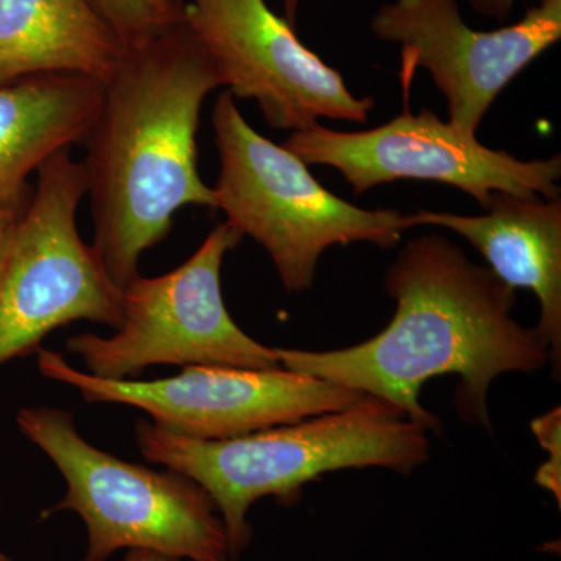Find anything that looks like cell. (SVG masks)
I'll list each match as a JSON object with an SVG mask.
<instances>
[{
  "label": "cell",
  "instance_id": "cell-14",
  "mask_svg": "<svg viewBox=\"0 0 561 561\" xmlns=\"http://www.w3.org/2000/svg\"><path fill=\"white\" fill-rule=\"evenodd\" d=\"M124 49L90 0H0V87L49 73L103 83Z\"/></svg>",
  "mask_w": 561,
  "mask_h": 561
},
{
  "label": "cell",
  "instance_id": "cell-16",
  "mask_svg": "<svg viewBox=\"0 0 561 561\" xmlns=\"http://www.w3.org/2000/svg\"><path fill=\"white\" fill-rule=\"evenodd\" d=\"M531 431L541 448L549 453L548 463L538 468L535 481L542 489L551 491L557 502H561V412L560 408L531 421Z\"/></svg>",
  "mask_w": 561,
  "mask_h": 561
},
{
  "label": "cell",
  "instance_id": "cell-22",
  "mask_svg": "<svg viewBox=\"0 0 561 561\" xmlns=\"http://www.w3.org/2000/svg\"><path fill=\"white\" fill-rule=\"evenodd\" d=\"M168 2L176 3V2H184V0H168Z\"/></svg>",
  "mask_w": 561,
  "mask_h": 561
},
{
  "label": "cell",
  "instance_id": "cell-6",
  "mask_svg": "<svg viewBox=\"0 0 561 561\" xmlns=\"http://www.w3.org/2000/svg\"><path fill=\"white\" fill-rule=\"evenodd\" d=\"M36 173L0 280V367L38 351L51 331L73 321L114 330L122 323V289L77 228L88 192L83 162L66 147Z\"/></svg>",
  "mask_w": 561,
  "mask_h": 561
},
{
  "label": "cell",
  "instance_id": "cell-18",
  "mask_svg": "<svg viewBox=\"0 0 561 561\" xmlns=\"http://www.w3.org/2000/svg\"><path fill=\"white\" fill-rule=\"evenodd\" d=\"M465 2L470 3L472 9L483 14V16L504 21L511 14L516 0H465Z\"/></svg>",
  "mask_w": 561,
  "mask_h": 561
},
{
  "label": "cell",
  "instance_id": "cell-11",
  "mask_svg": "<svg viewBox=\"0 0 561 561\" xmlns=\"http://www.w3.org/2000/svg\"><path fill=\"white\" fill-rule=\"evenodd\" d=\"M376 38L401 46V81L426 69L448 103L449 124L476 136L513 79L561 38V0H541L522 21L474 31L457 0H393L373 16Z\"/></svg>",
  "mask_w": 561,
  "mask_h": 561
},
{
  "label": "cell",
  "instance_id": "cell-19",
  "mask_svg": "<svg viewBox=\"0 0 561 561\" xmlns=\"http://www.w3.org/2000/svg\"><path fill=\"white\" fill-rule=\"evenodd\" d=\"M124 561H180L162 553L147 551V549H131L127 552Z\"/></svg>",
  "mask_w": 561,
  "mask_h": 561
},
{
  "label": "cell",
  "instance_id": "cell-20",
  "mask_svg": "<svg viewBox=\"0 0 561 561\" xmlns=\"http://www.w3.org/2000/svg\"><path fill=\"white\" fill-rule=\"evenodd\" d=\"M298 3L300 0H283L284 14L290 24H295V20H297Z\"/></svg>",
  "mask_w": 561,
  "mask_h": 561
},
{
  "label": "cell",
  "instance_id": "cell-15",
  "mask_svg": "<svg viewBox=\"0 0 561 561\" xmlns=\"http://www.w3.org/2000/svg\"><path fill=\"white\" fill-rule=\"evenodd\" d=\"M125 47L138 46L183 20L184 2L168 0H90Z\"/></svg>",
  "mask_w": 561,
  "mask_h": 561
},
{
  "label": "cell",
  "instance_id": "cell-12",
  "mask_svg": "<svg viewBox=\"0 0 561 561\" xmlns=\"http://www.w3.org/2000/svg\"><path fill=\"white\" fill-rule=\"evenodd\" d=\"M481 216L419 209L404 228L440 227L467 239L490 271L540 301V331L557 378L561 365V198L494 194Z\"/></svg>",
  "mask_w": 561,
  "mask_h": 561
},
{
  "label": "cell",
  "instance_id": "cell-3",
  "mask_svg": "<svg viewBox=\"0 0 561 561\" xmlns=\"http://www.w3.org/2000/svg\"><path fill=\"white\" fill-rule=\"evenodd\" d=\"M140 454L201 483L227 529L231 560L251 540L247 515L254 502L294 504L306 483L346 468H389L400 474L430 459L427 431L400 409L365 397L346 411L324 413L227 440H201L136 424Z\"/></svg>",
  "mask_w": 561,
  "mask_h": 561
},
{
  "label": "cell",
  "instance_id": "cell-5",
  "mask_svg": "<svg viewBox=\"0 0 561 561\" xmlns=\"http://www.w3.org/2000/svg\"><path fill=\"white\" fill-rule=\"evenodd\" d=\"M16 423L68 485L46 515L73 512L83 519L88 546L81 561H106L121 549H147L176 560H231L227 529L201 483L95 448L60 409H21Z\"/></svg>",
  "mask_w": 561,
  "mask_h": 561
},
{
  "label": "cell",
  "instance_id": "cell-21",
  "mask_svg": "<svg viewBox=\"0 0 561 561\" xmlns=\"http://www.w3.org/2000/svg\"><path fill=\"white\" fill-rule=\"evenodd\" d=\"M0 561H14V560H11L9 556H5V553L0 552Z\"/></svg>",
  "mask_w": 561,
  "mask_h": 561
},
{
  "label": "cell",
  "instance_id": "cell-4",
  "mask_svg": "<svg viewBox=\"0 0 561 561\" xmlns=\"http://www.w3.org/2000/svg\"><path fill=\"white\" fill-rule=\"evenodd\" d=\"M213 127L220 154L216 209L271 254L287 291L311 289L332 245L400 242L404 214L359 208L332 194L297 154L254 130L228 91L214 105Z\"/></svg>",
  "mask_w": 561,
  "mask_h": 561
},
{
  "label": "cell",
  "instance_id": "cell-9",
  "mask_svg": "<svg viewBox=\"0 0 561 561\" xmlns=\"http://www.w3.org/2000/svg\"><path fill=\"white\" fill-rule=\"evenodd\" d=\"M284 147L306 164L330 165L362 194L398 180L437 181L470 194L482 208L494 194L560 198V154L523 161L483 146L431 110L362 131L316 127L291 133Z\"/></svg>",
  "mask_w": 561,
  "mask_h": 561
},
{
  "label": "cell",
  "instance_id": "cell-7",
  "mask_svg": "<svg viewBox=\"0 0 561 561\" xmlns=\"http://www.w3.org/2000/svg\"><path fill=\"white\" fill-rule=\"evenodd\" d=\"M243 236L225 221L194 254L154 278L133 279L122 289V323L114 334L73 335L66 343L90 375L131 379L153 365L280 367L275 348L245 334L221 295V264Z\"/></svg>",
  "mask_w": 561,
  "mask_h": 561
},
{
  "label": "cell",
  "instance_id": "cell-10",
  "mask_svg": "<svg viewBox=\"0 0 561 561\" xmlns=\"http://www.w3.org/2000/svg\"><path fill=\"white\" fill-rule=\"evenodd\" d=\"M184 22L234 99L254 101L268 127L302 131L319 119L364 124L375 101L356 98L342 73L298 38L265 0H190Z\"/></svg>",
  "mask_w": 561,
  "mask_h": 561
},
{
  "label": "cell",
  "instance_id": "cell-1",
  "mask_svg": "<svg viewBox=\"0 0 561 561\" xmlns=\"http://www.w3.org/2000/svg\"><path fill=\"white\" fill-rule=\"evenodd\" d=\"M386 290L397 301L386 330L350 348H275L280 367L390 402L438 434L442 421L420 401L430 379L460 376L457 412L491 431L486 394L494 379L549 362L540 331L512 317L516 290L445 236L409 241L386 273Z\"/></svg>",
  "mask_w": 561,
  "mask_h": 561
},
{
  "label": "cell",
  "instance_id": "cell-8",
  "mask_svg": "<svg viewBox=\"0 0 561 561\" xmlns=\"http://www.w3.org/2000/svg\"><path fill=\"white\" fill-rule=\"evenodd\" d=\"M44 378L79 390L91 404H124L165 430L201 440H227L324 413L346 411L367 394L339 383L271 368L187 365L157 381L105 379L77 370L57 351L39 348Z\"/></svg>",
  "mask_w": 561,
  "mask_h": 561
},
{
  "label": "cell",
  "instance_id": "cell-17",
  "mask_svg": "<svg viewBox=\"0 0 561 561\" xmlns=\"http://www.w3.org/2000/svg\"><path fill=\"white\" fill-rule=\"evenodd\" d=\"M20 216L18 210L0 209V280L5 272Z\"/></svg>",
  "mask_w": 561,
  "mask_h": 561
},
{
  "label": "cell",
  "instance_id": "cell-2",
  "mask_svg": "<svg viewBox=\"0 0 561 561\" xmlns=\"http://www.w3.org/2000/svg\"><path fill=\"white\" fill-rule=\"evenodd\" d=\"M220 87L184 16L125 47L103 81L101 110L81 144L92 249L121 289L138 278L142 254L168 238L176 210L216 209L198 172L197 131L205 99Z\"/></svg>",
  "mask_w": 561,
  "mask_h": 561
},
{
  "label": "cell",
  "instance_id": "cell-13",
  "mask_svg": "<svg viewBox=\"0 0 561 561\" xmlns=\"http://www.w3.org/2000/svg\"><path fill=\"white\" fill-rule=\"evenodd\" d=\"M102 98V81L76 73L0 87V209L24 210L32 173L57 151L83 142Z\"/></svg>",
  "mask_w": 561,
  "mask_h": 561
}]
</instances>
